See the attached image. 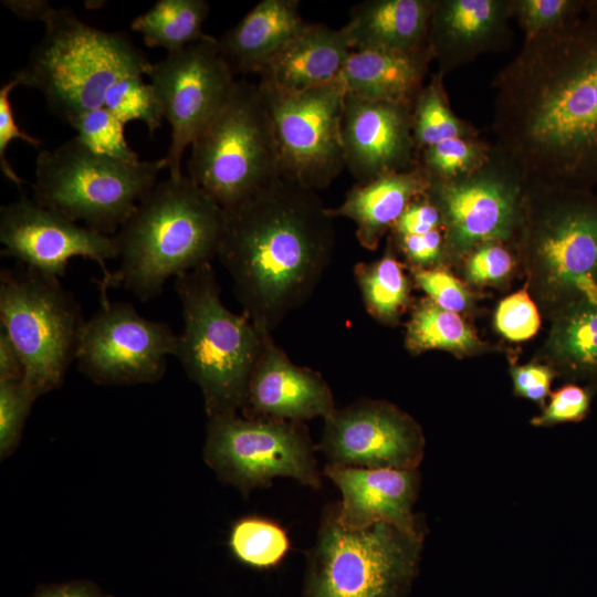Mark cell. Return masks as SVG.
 <instances>
[{"label":"cell","instance_id":"40","mask_svg":"<svg viewBox=\"0 0 597 597\" xmlns=\"http://www.w3.org/2000/svg\"><path fill=\"white\" fill-rule=\"evenodd\" d=\"M494 326L499 334L511 342H524L537 333L541 315L526 286L499 303Z\"/></svg>","mask_w":597,"mask_h":597},{"label":"cell","instance_id":"25","mask_svg":"<svg viewBox=\"0 0 597 597\" xmlns=\"http://www.w3.org/2000/svg\"><path fill=\"white\" fill-rule=\"evenodd\" d=\"M433 60L430 48L416 51L353 50L342 71L347 92L362 98L413 104Z\"/></svg>","mask_w":597,"mask_h":597},{"label":"cell","instance_id":"46","mask_svg":"<svg viewBox=\"0 0 597 597\" xmlns=\"http://www.w3.org/2000/svg\"><path fill=\"white\" fill-rule=\"evenodd\" d=\"M31 597H114L97 584L76 579L57 584H45L36 588Z\"/></svg>","mask_w":597,"mask_h":597},{"label":"cell","instance_id":"4","mask_svg":"<svg viewBox=\"0 0 597 597\" xmlns=\"http://www.w3.org/2000/svg\"><path fill=\"white\" fill-rule=\"evenodd\" d=\"M513 249L549 317L597 290V193L528 184Z\"/></svg>","mask_w":597,"mask_h":597},{"label":"cell","instance_id":"22","mask_svg":"<svg viewBox=\"0 0 597 597\" xmlns=\"http://www.w3.org/2000/svg\"><path fill=\"white\" fill-rule=\"evenodd\" d=\"M352 51L343 28L306 22L264 67L260 83L286 92L329 83L341 76Z\"/></svg>","mask_w":597,"mask_h":597},{"label":"cell","instance_id":"45","mask_svg":"<svg viewBox=\"0 0 597 597\" xmlns=\"http://www.w3.org/2000/svg\"><path fill=\"white\" fill-rule=\"evenodd\" d=\"M437 229H442L440 212L423 195L409 203L389 234L421 235Z\"/></svg>","mask_w":597,"mask_h":597},{"label":"cell","instance_id":"34","mask_svg":"<svg viewBox=\"0 0 597 597\" xmlns=\"http://www.w3.org/2000/svg\"><path fill=\"white\" fill-rule=\"evenodd\" d=\"M104 107L124 125L132 121L143 122L149 134L160 127L163 114L151 84L142 75H129L118 80L107 91Z\"/></svg>","mask_w":597,"mask_h":597},{"label":"cell","instance_id":"39","mask_svg":"<svg viewBox=\"0 0 597 597\" xmlns=\"http://www.w3.org/2000/svg\"><path fill=\"white\" fill-rule=\"evenodd\" d=\"M410 272L416 286L441 308L460 314L473 306L474 294L449 271L447 264Z\"/></svg>","mask_w":597,"mask_h":597},{"label":"cell","instance_id":"11","mask_svg":"<svg viewBox=\"0 0 597 597\" xmlns=\"http://www.w3.org/2000/svg\"><path fill=\"white\" fill-rule=\"evenodd\" d=\"M315 451L305 422L233 413L208 418L202 454L220 481L248 496L271 486L276 478L320 489Z\"/></svg>","mask_w":597,"mask_h":597},{"label":"cell","instance_id":"6","mask_svg":"<svg viewBox=\"0 0 597 597\" xmlns=\"http://www.w3.org/2000/svg\"><path fill=\"white\" fill-rule=\"evenodd\" d=\"M175 279L184 320L175 357L199 387L208 418L239 413L269 333L224 306L211 263Z\"/></svg>","mask_w":597,"mask_h":597},{"label":"cell","instance_id":"20","mask_svg":"<svg viewBox=\"0 0 597 597\" xmlns=\"http://www.w3.org/2000/svg\"><path fill=\"white\" fill-rule=\"evenodd\" d=\"M322 473L339 490L335 502L338 522L348 528H364L379 522L425 535L427 528L413 506L421 485L419 469H364L325 464Z\"/></svg>","mask_w":597,"mask_h":597},{"label":"cell","instance_id":"19","mask_svg":"<svg viewBox=\"0 0 597 597\" xmlns=\"http://www.w3.org/2000/svg\"><path fill=\"white\" fill-rule=\"evenodd\" d=\"M335 408L325 378L294 364L266 334L247 384L241 416L305 422L325 419Z\"/></svg>","mask_w":597,"mask_h":597},{"label":"cell","instance_id":"31","mask_svg":"<svg viewBox=\"0 0 597 597\" xmlns=\"http://www.w3.org/2000/svg\"><path fill=\"white\" fill-rule=\"evenodd\" d=\"M443 78L434 72L412 104V137L417 154L448 139L480 136L472 124L453 113Z\"/></svg>","mask_w":597,"mask_h":597},{"label":"cell","instance_id":"47","mask_svg":"<svg viewBox=\"0 0 597 597\" xmlns=\"http://www.w3.org/2000/svg\"><path fill=\"white\" fill-rule=\"evenodd\" d=\"M25 368L20 353L7 332L0 329V383L24 381Z\"/></svg>","mask_w":597,"mask_h":597},{"label":"cell","instance_id":"8","mask_svg":"<svg viewBox=\"0 0 597 597\" xmlns=\"http://www.w3.org/2000/svg\"><path fill=\"white\" fill-rule=\"evenodd\" d=\"M164 168L163 158L125 163L97 154L75 136L39 153L33 200L112 235L157 185Z\"/></svg>","mask_w":597,"mask_h":597},{"label":"cell","instance_id":"26","mask_svg":"<svg viewBox=\"0 0 597 597\" xmlns=\"http://www.w3.org/2000/svg\"><path fill=\"white\" fill-rule=\"evenodd\" d=\"M433 0H366L354 6L343 27L352 50L416 51L429 48Z\"/></svg>","mask_w":597,"mask_h":597},{"label":"cell","instance_id":"7","mask_svg":"<svg viewBox=\"0 0 597 597\" xmlns=\"http://www.w3.org/2000/svg\"><path fill=\"white\" fill-rule=\"evenodd\" d=\"M425 537L386 522L345 527L331 503L305 555L302 597H406L419 572Z\"/></svg>","mask_w":597,"mask_h":597},{"label":"cell","instance_id":"48","mask_svg":"<svg viewBox=\"0 0 597 597\" xmlns=\"http://www.w3.org/2000/svg\"><path fill=\"white\" fill-rule=\"evenodd\" d=\"M1 2L17 17L31 21L44 22V20L54 9L48 1L44 0H4Z\"/></svg>","mask_w":597,"mask_h":597},{"label":"cell","instance_id":"17","mask_svg":"<svg viewBox=\"0 0 597 597\" xmlns=\"http://www.w3.org/2000/svg\"><path fill=\"white\" fill-rule=\"evenodd\" d=\"M0 241L3 255L56 279L74 256L96 262L106 279L107 261L117 258L113 235L81 226L25 196L1 207Z\"/></svg>","mask_w":597,"mask_h":597},{"label":"cell","instance_id":"5","mask_svg":"<svg viewBox=\"0 0 597 597\" xmlns=\"http://www.w3.org/2000/svg\"><path fill=\"white\" fill-rule=\"evenodd\" d=\"M43 23L44 35L12 78L40 91L70 125L103 107L118 80L147 75L153 65L127 36L93 28L69 9H53Z\"/></svg>","mask_w":597,"mask_h":597},{"label":"cell","instance_id":"10","mask_svg":"<svg viewBox=\"0 0 597 597\" xmlns=\"http://www.w3.org/2000/svg\"><path fill=\"white\" fill-rule=\"evenodd\" d=\"M0 321L21 355L28 387L38 397L59 388L85 321L59 279L29 268L2 270Z\"/></svg>","mask_w":597,"mask_h":597},{"label":"cell","instance_id":"27","mask_svg":"<svg viewBox=\"0 0 597 597\" xmlns=\"http://www.w3.org/2000/svg\"><path fill=\"white\" fill-rule=\"evenodd\" d=\"M551 318L542 349L546 364L568 383L597 389V290L563 306Z\"/></svg>","mask_w":597,"mask_h":597},{"label":"cell","instance_id":"21","mask_svg":"<svg viewBox=\"0 0 597 597\" xmlns=\"http://www.w3.org/2000/svg\"><path fill=\"white\" fill-rule=\"evenodd\" d=\"M511 0H433L428 44L442 76L512 41Z\"/></svg>","mask_w":597,"mask_h":597},{"label":"cell","instance_id":"2","mask_svg":"<svg viewBox=\"0 0 597 597\" xmlns=\"http://www.w3.org/2000/svg\"><path fill=\"white\" fill-rule=\"evenodd\" d=\"M224 213L217 258L243 314L272 333L311 297L329 265L334 219L315 190L283 176Z\"/></svg>","mask_w":597,"mask_h":597},{"label":"cell","instance_id":"42","mask_svg":"<svg viewBox=\"0 0 597 597\" xmlns=\"http://www.w3.org/2000/svg\"><path fill=\"white\" fill-rule=\"evenodd\" d=\"M397 251L402 253L410 270L430 269L449 264L446 252V241L442 229H437L421 235H391Z\"/></svg>","mask_w":597,"mask_h":597},{"label":"cell","instance_id":"38","mask_svg":"<svg viewBox=\"0 0 597 597\" xmlns=\"http://www.w3.org/2000/svg\"><path fill=\"white\" fill-rule=\"evenodd\" d=\"M38 396L24 381L0 383V458L18 448L25 420Z\"/></svg>","mask_w":597,"mask_h":597},{"label":"cell","instance_id":"1","mask_svg":"<svg viewBox=\"0 0 597 597\" xmlns=\"http://www.w3.org/2000/svg\"><path fill=\"white\" fill-rule=\"evenodd\" d=\"M492 86L493 146L527 184L597 187V0L564 28L524 40Z\"/></svg>","mask_w":597,"mask_h":597},{"label":"cell","instance_id":"43","mask_svg":"<svg viewBox=\"0 0 597 597\" xmlns=\"http://www.w3.org/2000/svg\"><path fill=\"white\" fill-rule=\"evenodd\" d=\"M18 86L15 80L11 78L3 84L0 90V168L2 174L14 185L21 186L24 181L17 175L6 157L9 143L13 139L23 140L38 148L41 140L20 129L15 123L14 114L10 104L9 94Z\"/></svg>","mask_w":597,"mask_h":597},{"label":"cell","instance_id":"18","mask_svg":"<svg viewBox=\"0 0 597 597\" xmlns=\"http://www.w3.org/2000/svg\"><path fill=\"white\" fill-rule=\"evenodd\" d=\"M342 138L346 168L357 184L417 165L412 104L371 101L347 92Z\"/></svg>","mask_w":597,"mask_h":597},{"label":"cell","instance_id":"44","mask_svg":"<svg viewBox=\"0 0 597 597\" xmlns=\"http://www.w3.org/2000/svg\"><path fill=\"white\" fill-rule=\"evenodd\" d=\"M513 392L515 396L531 400L542 408L551 395V386L556 377L554 369L542 363L511 365Z\"/></svg>","mask_w":597,"mask_h":597},{"label":"cell","instance_id":"16","mask_svg":"<svg viewBox=\"0 0 597 597\" xmlns=\"http://www.w3.org/2000/svg\"><path fill=\"white\" fill-rule=\"evenodd\" d=\"M425 448L423 430L413 417L371 398L335 408L316 444L327 464L364 469H419Z\"/></svg>","mask_w":597,"mask_h":597},{"label":"cell","instance_id":"28","mask_svg":"<svg viewBox=\"0 0 597 597\" xmlns=\"http://www.w3.org/2000/svg\"><path fill=\"white\" fill-rule=\"evenodd\" d=\"M390 237L383 255L371 262H358L354 275L367 313L386 326H396L410 306L411 281L407 264L397 255Z\"/></svg>","mask_w":597,"mask_h":597},{"label":"cell","instance_id":"24","mask_svg":"<svg viewBox=\"0 0 597 597\" xmlns=\"http://www.w3.org/2000/svg\"><path fill=\"white\" fill-rule=\"evenodd\" d=\"M306 22L297 0H262L218 39L233 73L261 74Z\"/></svg>","mask_w":597,"mask_h":597},{"label":"cell","instance_id":"9","mask_svg":"<svg viewBox=\"0 0 597 597\" xmlns=\"http://www.w3.org/2000/svg\"><path fill=\"white\" fill-rule=\"evenodd\" d=\"M188 176L223 210L282 176L272 121L258 84L235 82L224 107L191 144Z\"/></svg>","mask_w":597,"mask_h":597},{"label":"cell","instance_id":"35","mask_svg":"<svg viewBox=\"0 0 597 597\" xmlns=\"http://www.w3.org/2000/svg\"><path fill=\"white\" fill-rule=\"evenodd\" d=\"M71 126L76 137L93 151L125 163L140 161L125 139V125L106 107L82 114Z\"/></svg>","mask_w":597,"mask_h":597},{"label":"cell","instance_id":"14","mask_svg":"<svg viewBox=\"0 0 597 597\" xmlns=\"http://www.w3.org/2000/svg\"><path fill=\"white\" fill-rule=\"evenodd\" d=\"M147 75L171 129L163 160L169 177L179 178L185 150L224 107L235 74L221 55L218 39L206 34L153 64Z\"/></svg>","mask_w":597,"mask_h":597},{"label":"cell","instance_id":"13","mask_svg":"<svg viewBox=\"0 0 597 597\" xmlns=\"http://www.w3.org/2000/svg\"><path fill=\"white\" fill-rule=\"evenodd\" d=\"M258 86L272 121L281 175L315 191L328 187L346 168L342 76L298 92Z\"/></svg>","mask_w":597,"mask_h":597},{"label":"cell","instance_id":"36","mask_svg":"<svg viewBox=\"0 0 597 597\" xmlns=\"http://www.w3.org/2000/svg\"><path fill=\"white\" fill-rule=\"evenodd\" d=\"M585 0H511V14L524 40L554 32L576 20Z\"/></svg>","mask_w":597,"mask_h":597},{"label":"cell","instance_id":"23","mask_svg":"<svg viewBox=\"0 0 597 597\" xmlns=\"http://www.w3.org/2000/svg\"><path fill=\"white\" fill-rule=\"evenodd\" d=\"M429 182L430 178L417 164L364 184L356 182L346 192L344 201L335 208H327V213L333 219L352 220L359 244L367 250H376L409 203L425 195Z\"/></svg>","mask_w":597,"mask_h":597},{"label":"cell","instance_id":"32","mask_svg":"<svg viewBox=\"0 0 597 597\" xmlns=\"http://www.w3.org/2000/svg\"><path fill=\"white\" fill-rule=\"evenodd\" d=\"M228 544L239 562L260 569L279 565L291 548L287 532L279 523L258 516L234 522Z\"/></svg>","mask_w":597,"mask_h":597},{"label":"cell","instance_id":"15","mask_svg":"<svg viewBox=\"0 0 597 597\" xmlns=\"http://www.w3.org/2000/svg\"><path fill=\"white\" fill-rule=\"evenodd\" d=\"M84 321L75 360L80 371L104 386L153 384L175 356L177 335L168 324L143 317L130 303L111 302Z\"/></svg>","mask_w":597,"mask_h":597},{"label":"cell","instance_id":"29","mask_svg":"<svg viewBox=\"0 0 597 597\" xmlns=\"http://www.w3.org/2000/svg\"><path fill=\"white\" fill-rule=\"evenodd\" d=\"M405 345L413 355L444 350L464 357L489 349L458 313L441 308L428 297L412 306L406 324Z\"/></svg>","mask_w":597,"mask_h":597},{"label":"cell","instance_id":"30","mask_svg":"<svg viewBox=\"0 0 597 597\" xmlns=\"http://www.w3.org/2000/svg\"><path fill=\"white\" fill-rule=\"evenodd\" d=\"M208 15L206 0H158L136 17L130 28L142 34L147 46L163 48L169 54L202 39Z\"/></svg>","mask_w":597,"mask_h":597},{"label":"cell","instance_id":"12","mask_svg":"<svg viewBox=\"0 0 597 597\" xmlns=\"http://www.w3.org/2000/svg\"><path fill=\"white\" fill-rule=\"evenodd\" d=\"M527 187L522 171L494 146L490 158L474 171L449 180L430 178L425 196L440 212L448 263L459 264L485 242L513 248Z\"/></svg>","mask_w":597,"mask_h":597},{"label":"cell","instance_id":"3","mask_svg":"<svg viewBox=\"0 0 597 597\" xmlns=\"http://www.w3.org/2000/svg\"><path fill=\"white\" fill-rule=\"evenodd\" d=\"M224 210L189 176L157 182L113 235L119 266L101 292L123 286L142 302L166 281L210 264L224 229Z\"/></svg>","mask_w":597,"mask_h":597},{"label":"cell","instance_id":"41","mask_svg":"<svg viewBox=\"0 0 597 597\" xmlns=\"http://www.w3.org/2000/svg\"><path fill=\"white\" fill-rule=\"evenodd\" d=\"M596 388L577 383H567L551 392L542 412L531 419L535 427H553L567 422H580L590 411Z\"/></svg>","mask_w":597,"mask_h":597},{"label":"cell","instance_id":"37","mask_svg":"<svg viewBox=\"0 0 597 597\" xmlns=\"http://www.w3.org/2000/svg\"><path fill=\"white\" fill-rule=\"evenodd\" d=\"M514 249L502 242H485L472 249L459 264L464 280L474 286H500L509 281L517 265Z\"/></svg>","mask_w":597,"mask_h":597},{"label":"cell","instance_id":"33","mask_svg":"<svg viewBox=\"0 0 597 597\" xmlns=\"http://www.w3.org/2000/svg\"><path fill=\"white\" fill-rule=\"evenodd\" d=\"M493 145L479 137L448 139L423 148L417 164L431 179L449 180L468 175L491 156Z\"/></svg>","mask_w":597,"mask_h":597}]
</instances>
